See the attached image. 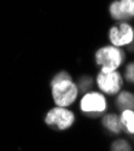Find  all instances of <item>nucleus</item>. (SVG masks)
Segmentation results:
<instances>
[{"instance_id": "obj_9", "label": "nucleus", "mask_w": 134, "mask_h": 151, "mask_svg": "<svg viewBox=\"0 0 134 151\" xmlns=\"http://www.w3.org/2000/svg\"><path fill=\"white\" fill-rule=\"evenodd\" d=\"M116 106L120 111L122 110H134V93L129 91L118 92L116 98Z\"/></svg>"}, {"instance_id": "obj_10", "label": "nucleus", "mask_w": 134, "mask_h": 151, "mask_svg": "<svg viewBox=\"0 0 134 151\" xmlns=\"http://www.w3.org/2000/svg\"><path fill=\"white\" fill-rule=\"evenodd\" d=\"M123 129L128 134H134V110H122L120 115Z\"/></svg>"}, {"instance_id": "obj_3", "label": "nucleus", "mask_w": 134, "mask_h": 151, "mask_svg": "<svg viewBox=\"0 0 134 151\" xmlns=\"http://www.w3.org/2000/svg\"><path fill=\"white\" fill-rule=\"evenodd\" d=\"M75 122V114L67 106L56 105L47 111L45 116V123L53 129L65 131L69 129Z\"/></svg>"}, {"instance_id": "obj_8", "label": "nucleus", "mask_w": 134, "mask_h": 151, "mask_svg": "<svg viewBox=\"0 0 134 151\" xmlns=\"http://www.w3.org/2000/svg\"><path fill=\"white\" fill-rule=\"evenodd\" d=\"M102 123L105 127V129H107L109 132H111L113 134H118L122 132L123 126L121 122V119L118 115L116 114H107L103 117Z\"/></svg>"}, {"instance_id": "obj_11", "label": "nucleus", "mask_w": 134, "mask_h": 151, "mask_svg": "<svg viewBox=\"0 0 134 151\" xmlns=\"http://www.w3.org/2000/svg\"><path fill=\"white\" fill-rule=\"evenodd\" d=\"M93 85V79L91 76H82L80 78L79 82H77V87H79V91L86 93L87 91L91 90V87Z\"/></svg>"}, {"instance_id": "obj_12", "label": "nucleus", "mask_w": 134, "mask_h": 151, "mask_svg": "<svg viewBox=\"0 0 134 151\" xmlns=\"http://www.w3.org/2000/svg\"><path fill=\"white\" fill-rule=\"evenodd\" d=\"M110 147L114 151H129V150H132L129 143L127 140H125V139H117V140H115L111 144Z\"/></svg>"}, {"instance_id": "obj_7", "label": "nucleus", "mask_w": 134, "mask_h": 151, "mask_svg": "<svg viewBox=\"0 0 134 151\" xmlns=\"http://www.w3.org/2000/svg\"><path fill=\"white\" fill-rule=\"evenodd\" d=\"M110 16L115 21H128L134 18V0H115L109 7Z\"/></svg>"}, {"instance_id": "obj_1", "label": "nucleus", "mask_w": 134, "mask_h": 151, "mask_svg": "<svg viewBox=\"0 0 134 151\" xmlns=\"http://www.w3.org/2000/svg\"><path fill=\"white\" fill-rule=\"evenodd\" d=\"M77 83L72 81V78L68 71L57 73L51 80V93L56 105L58 106H70L74 104L79 96Z\"/></svg>"}, {"instance_id": "obj_6", "label": "nucleus", "mask_w": 134, "mask_h": 151, "mask_svg": "<svg viewBox=\"0 0 134 151\" xmlns=\"http://www.w3.org/2000/svg\"><path fill=\"white\" fill-rule=\"evenodd\" d=\"M109 40L117 47L130 45L134 41V28L126 21H120L109 30Z\"/></svg>"}, {"instance_id": "obj_13", "label": "nucleus", "mask_w": 134, "mask_h": 151, "mask_svg": "<svg viewBox=\"0 0 134 151\" xmlns=\"http://www.w3.org/2000/svg\"><path fill=\"white\" fill-rule=\"evenodd\" d=\"M125 79H126L128 82L134 83V63H129V64L126 67Z\"/></svg>"}, {"instance_id": "obj_4", "label": "nucleus", "mask_w": 134, "mask_h": 151, "mask_svg": "<svg viewBox=\"0 0 134 151\" xmlns=\"http://www.w3.org/2000/svg\"><path fill=\"white\" fill-rule=\"evenodd\" d=\"M80 109L83 114L90 116H98L107 109V100L104 93L91 91L83 93L80 100Z\"/></svg>"}, {"instance_id": "obj_5", "label": "nucleus", "mask_w": 134, "mask_h": 151, "mask_svg": "<svg viewBox=\"0 0 134 151\" xmlns=\"http://www.w3.org/2000/svg\"><path fill=\"white\" fill-rule=\"evenodd\" d=\"M97 86L98 88L109 96L117 94L123 87V78L117 70L113 71H99L97 75Z\"/></svg>"}, {"instance_id": "obj_2", "label": "nucleus", "mask_w": 134, "mask_h": 151, "mask_svg": "<svg viewBox=\"0 0 134 151\" xmlns=\"http://www.w3.org/2000/svg\"><path fill=\"white\" fill-rule=\"evenodd\" d=\"M95 63L100 67L102 71H113L117 70L121 64L123 63L126 55L121 50V47H117L115 45L103 46L95 52Z\"/></svg>"}]
</instances>
